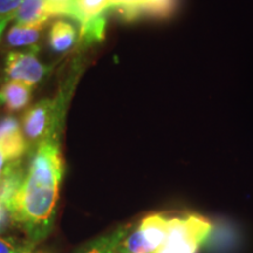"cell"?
<instances>
[{
    "label": "cell",
    "instance_id": "obj_18",
    "mask_svg": "<svg viewBox=\"0 0 253 253\" xmlns=\"http://www.w3.org/2000/svg\"><path fill=\"white\" fill-rule=\"evenodd\" d=\"M9 218H11L9 211L6 209L5 205L0 203V232L5 231L6 227H7Z\"/></svg>",
    "mask_w": 253,
    "mask_h": 253
},
{
    "label": "cell",
    "instance_id": "obj_20",
    "mask_svg": "<svg viewBox=\"0 0 253 253\" xmlns=\"http://www.w3.org/2000/svg\"><path fill=\"white\" fill-rule=\"evenodd\" d=\"M11 19H6V18H0V40H1L2 34H4V31L6 26H7Z\"/></svg>",
    "mask_w": 253,
    "mask_h": 253
},
{
    "label": "cell",
    "instance_id": "obj_19",
    "mask_svg": "<svg viewBox=\"0 0 253 253\" xmlns=\"http://www.w3.org/2000/svg\"><path fill=\"white\" fill-rule=\"evenodd\" d=\"M8 163H9V161L6 158L5 155L0 151V179H1V177L4 176L6 169H7Z\"/></svg>",
    "mask_w": 253,
    "mask_h": 253
},
{
    "label": "cell",
    "instance_id": "obj_6",
    "mask_svg": "<svg viewBox=\"0 0 253 253\" xmlns=\"http://www.w3.org/2000/svg\"><path fill=\"white\" fill-rule=\"evenodd\" d=\"M26 150L27 140L18 120L13 116L0 119V151L12 162L20 160Z\"/></svg>",
    "mask_w": 253,
    "mask_h": 253
},
{
    "label": "cell",
    "instance_id": "obj_11",
    "mask_svg": "<svg viewBox=\"0 0 253 253\" xmlns=\"http://www.w3.org/2000/svg\"><path fill=\"white\" fill-rule=\"evenodd\" d=\"M77 30L74 25L65 20H58L52 24L48 33V43L55 53H65L77 41Z\"/></svg>",
    "mask_w": 253,
    "mask_h": 253
},
{
    "label": "cell",
    "instance_id": "obj_5",
    "mask_svg": "<svg viewBox=\"0 0 253 253\" xmlns=\"http://www.w3.org/2000/svg\"><path fill=\"white\" fill-rule=\"evenodd\" d=\"M53 102L49 100H42L24 114L23 131L26 140L32 143L40 144L50 136L53 122Z\"/></svg>",
    "mask_w": 253,
    "mask_h": 253
},
{
    "label": "cell",
    "instance_id": "obj_3",
    "mask_svg": "<svg viewBox=\"0 0 253 253\" xmlns=\"http://www.w3.org/2000/svg\"><path fill=\"white\" fill-rule=\"evenodd\" d=\"M47 73L48 68L38 59L34 47L25 52H11L6 56L5 74L8 80L20 81L33 87L45 78Z\"/></svg>",
    "mask_w": 253,
    "mask_h": 253
},
{
    "label": "cell",
    "instance_id": "obj_21",
    "mask_svg": "<svg viewBox=\"0 0 253 253\" xmlns=\"http://www.w3.org/2000/svg\"><path fill=\"white\" fill-rule=\"evenodd\" d=\"M27 253H34V252H27Z\"/></svg>",
    "mask_w": 253,
    "mask_h": 253
},
{
    "label": "cell",
    "instance_id": "obj_2",
    "mask_svg": "<svg viewBox=\"0 0 253 253\" xmlns=\"http://www.w3.org/2000/svg\"><path fill=\"white\" fill-rule=\"evenodd\" d=\"M211 232L212 223L201 214L169 218L163 249L170 253H198Z\"/></svg>",
    "mask_w": 253,
    "mask_h": 253
},
{
    "label": "cell",
    "instance_id": "obj_17",
    "mask_svg": "<svg viewBox=\"0 0 253 253\" xmlns=\"http://www.w3.org/2000/svg\"><path fill=\"white\" fill-rule=\"evenodd\" d=\"M23 0H0V18L14 20V15Z\"/></svg>",
    "mask_w": 253,
    "mask_h": 253
},
{
    "label": "cell",
    "instance_id": "obj_16",
    "mask_svg": "<svg viewBox=\"0 0 253 253\" xmlns=\"http://www.w3.org/2000/svg\"><path fill=\"white\" fill-rule=\"evenodd\" d=\"M32 242H20L14 238L0 237V253H27L33 248Z\"/></svg>",
    "mask_w": 253,
    "mask_h": 253
},
{
    "label": "cell",
    "instance_id": "obj_10",
    "mask_svg": "<svg viewBox=\"0 0 253 253\" xmlns=\"http://www.w3.org/2000/svg\"><path fill=\"white\" fill-rule=\"evenodd\" d=\"M46 24L23 25L15 24L9 28L6 36V43L12 48L19 47H33L40 39L41 32L45 28Z\"/></svg>",
    "mask_w": 253,
    "mask_h": 253
},
{
    "label": "cell",
    "instance_id": "obj_1",
    "mask_svg": "<svg viewBox=\"0 0 253 253\" xmlns=\"http://www.w3.org/2000/svg\"><path fill=\"white\" fill-rule=\"evenodd\" d=\"M63 170V158L55 138L38 144L23 186L9 210L11 219L26 231L34 244L45 238L53 226Z\"/></svg>",
    "mask_w": 253,
    "mask_h": 253
},
{
    "label": "cell",
    "instance_id": "obj_15",
    "mask_svg": "<svg viewBox=\"0 0 253 253\" xmlns=\"http://www.w3.org/2000/svg\"><path fill=\"white\" fill-rule=\"evenodd\" d=\"M77 0H47L50 17L74 18Z\"/></svg>",
    "mask_w": 253,
    "mask_h": 253
},
{
    "label": "cell",
    "instance_id": "obj_14",
    "mask_svg": "<svg viewBox=\"0 0 253 253\" xmlns=\"http://www.w3.org/2000/svg\"><path fill=\"white\" fill-rule=\"evenodd\" d=\"M119 253H150L138 227L123 238Z\"/></svg>",
    "mask_w": 253,
    "mask_h": 253
},
{
    "label": "cell",
    "instance_id": "obj_9",
    "mask_svg": "<svg viewBox=\"0 0 253 253\" xmlns=\"http://www.w3.org/2000/svg\"><path fill=\"white\" fill-rule=\"evenodd\" d=\"M49 18L47 0H23L14 15L15 24L23 25L47 24Z\"/></svg>",
    "mask_w": 253,
    "mask_h": 253
},
{
    "label": "cell",
    "instance_id": "obj_4",
    "mask_svg": "<svg viewBox=\"0 0 253 253\" xmlns=\"http://www.w3.org/2000/svg\"><path fill=\"white\" fill-rule=\"evenodd\" d=\"M177 0H110V7L125 20L143 17L166 18L175 11Z\"/></svg>",
    "mask_w": 253,
    "mask_h": 253
},
{
    "label": "cell",
    "instance_id": "obj_12",
    "mask_svg": "<svg viewBox=\"0 0 253 253\" xmlns=\"http://www.w3.org/2000/svg\"><path fill=\"white\" fill-rule=\"evenodd\" d=\"M126 236V227H120L112 233L97 237L82 245L75 253H119L120 245Z\"/></svg>",
    "mask_w": 253,
    "mask_h": 253
},
{
    "label": "cell",
    "instance_id": "obj_7",
    "mask_svg": "<svg viewBox=\"0 0 253 253\" xmlns=\"http://www.w3.org/2000/svg\"><path fill=\"white\" fill-rule=\"evenodd\" d=\"M168 220L164 214L153 213L144 217L140 223L142 236L147 243L150 253H158L166 244L168 235Z\"/></svg>",
    "mask_w": 253,
    "mask_h": 253
},
{
    "label": "cell",
    "instance_id": "obj_8",
    "mask_svg": "<svg viewBox=\"0 0 253 253\" xmlns=\"http://www.w3.org/2000/svg\"><path fill=\"white\" fill-rule=\"evenodd\" d=\"M32 86L20 81L8 80L0 88V103L9 112H18L30 103Z\"/></svg>",
    "mask_w": 253,
    "mask_h": 253
},
{
    "label": "cell",
    "instance_id": "obj_13",
    "mask_svg": "<svg viewBox=\"0 0 253 253\" xmlns=\"http://www.w3.org/2000/svg\"><path fill=\"white\" fill-rule=\"evenodd\" d=\"M110 8V0H77L75 1L74 20L80 27L104 17L106 11Z\"/></svg>",
    "mask_w": 253,
    "mask_h": 253
}]
</instances>
